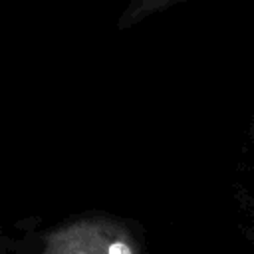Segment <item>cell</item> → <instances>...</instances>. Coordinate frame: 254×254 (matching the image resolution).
<instances>
[{"mask_svg":"<svg viewBox=\"0 0 254 254\" xmlns=\"http://www.w3.org/2000/svg\"><path fill=\"white\" fill-rule=\"evenodd\" d=\"M246 137H248L250 141H254V111H252L250 121H248V127H246Z\"/></svg>","mask_w":254,"mask_h":254,"instance_id":"7a4b0ae2","label":"cell"},{"mask_svg":"<svg viewBox=\"0 0 254 254\" xmlns=\"http://www.w3.org/2000/svg\"><path fill=\"white\" fill-rule=\"evenodd\" d=\"M36 254H149L147 230L135 218L89 210L46 230Z\"/></svg>","mask_w":254,"mask_h":254,"instance_id":"6da1fadb","label":"cell"}]
</instances>
